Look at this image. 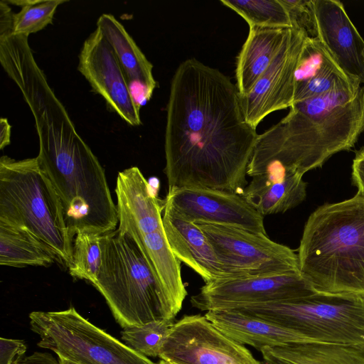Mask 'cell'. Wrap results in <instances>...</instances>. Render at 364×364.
I'll return each mask as SVG.
<instances>
[{
    "mask_svg": "<svg viewBox=\"0 0 364 364\" xmlns=\"http://www.w3.org/2000/svg\"><path fill=\"white\" fill-rule=\"evenodd\" d=\"M257 137L228 76L196 58L179 65L167 105L164 171L168 190L205 188L242 195Z\"/></svg>",
    "mask_w": 364,
    "mask_h": 364,
    "instance_id": "1",
    "label": "cell"
},
{
    "mask_svg": "<svg viewBox=\"0 0 364 364\" xmlns=\"http://www.w3.org/2000/svg\"><path fill=\"white\" fill-rule=\"evenodd\" d=\"M32 115L39 140L37 158L60 199L70 236L114 230L117 209L105 170L62 102L43 103Z\"/></svg>",
    "mask_w": 364,
    "mask_h": 364,
    "instance_id": "2",
    "label": "cell"
},
{
    "mask_svg": "<svg viewBox=\"0 0 364 364\" xmlns=\"http://www.w3.org/2000/svg\"><path fill=\"white\" fill-rule=\"evenodd\" d=\"M297 256L316 291L364 297V196L318 207L305 223Z\"/></svg>",
    "mask_w": 364,
    "mask_h": 364,
    "instance_id": "3",
    "label": "cell"
},
{
    "mask_svg": "<svg viewBox=\"0 0 364 364\" xmlns=\"http://www.w3.org/2000/svg\"><path fill=\"white\" fill-rule=\"evenodd\" d=\"M364 130V89L333 114L309 118L291 107L287 115L259 134L247 166L253 177L269 171L304 176L333 155L351 149Z\"/></svg>",
    "mask_w": 364,
    "mask_h": 364,
    "instance_id": "4",
    "label": "cell"
},
{
    "mask_svg": "<svg viewBox=\"0 0 364 364\" xmlns=\"http://www.w3.org/2000/svg\"><path fill=\"white\" fill-rule=\"evenodd\" d=\"M0 220L28 229L69 267L73 240L60 199L37 156L0 159Z\"/></svg>",
    "mask_w": 364,
    "mask_h": 364,
    "instance_id": "5",
    "label": "cell"
},
{
    "mask_svg": "<svg viewBox=\"0 0 364 364\" xmlns=\"http://www.w3.org/2000/svg\"><path fill=\"white\" fill-rule=\"evenodd\" d=\"M102 264L92 285L122 327L164 320L161 294L139 246L118 229L101 236Z\"/></svg>",
    "mask_w": 364,
    "mask_h": 364,
    "instance_id": "6",
    "label": "cell"
},
{
    "mask_svg": "<svg viewBox=\"0 0 364 364\" xmlns=\"http://www.w3.org/2000/svg\"><path fill=\"white\" fill-rule=\"evenodd\" d=\"M232 310L292 329L314 342L364 348V297L360 296L316 291L295 299Z\"/></svg>",
    "mask_w": 364,
    "mask_h": 364,
    "instance_id": "7",
    "label": "cell"
},
{
    "mask_svg": "<svg viewBox=\"0 0 364 364\" xmlns=\"http://www.w3.org/2000/svg\"><path fill=\"white\" fill-rule=\"evenodd\" d=\"M30 325L38 346L77 364H159L84 318L74 307L33 311Z\"/></svg>",
    "mask_w": 364,
    "mask_h": 364,
    "instance_id": "8",
    "label": "cell"
},
{
    "mask_svg": "<svg viewBox=\"0 0 364 364\" xmlns=\"http://www.w3.org/2000/svg\"><path fill=\"white\" fill-rule=\"evenodd\" d=\"M196 225L211 245L223 278L300 272L297 253L267 234L204 222Z\"/></svg>",
    "mask_w": 364,
    "mask_h": 364,
    "instance_id": "9",
    "label": "cell"
},
{
    "mask_svg": "<svg viewBox=\"0 0 364 364\" xmlns=\"http://www.w3.org/2000/svg\"><path fill=\"white\" fill-rule=\"evenodd\" d=\"M159 358L173 364H262L205 315H185L171 326Z\"/></svg>",
    "mask_w": 364,
    "mask_h": 364,
    "instance_id": "10",
    "label": "cell"
},
{
    "mask_svg": "<svg viewBox=\"0 0 364 364\" xmlns=\"http://www.w3.org/2000/svg\"><path fill=\"white\" fill-rule=\"evenodd\" d=\"M316 291L301 272H296L215 279L205 283L190 301L193 307L207 312L295 299Z\"/></svg>",
    "mask_w": 364,
    "mask_h": 364,
    "instance_id": "11",
    "label": "cell"
},
{
    "mask_svg": "<svg viewBox=\"0 0 364 364\" xmlns=\"http://www.w3.org/2000/svg\"><path fill=\"white\" fill-rule=\"evenodd\" d=\"M78 58V71L108 107L128 124L141 125L140 108L134 100L126 75L98 28L84 41Z\"/></svg>",
    "mask_w": 364,
    "mask_h": 364,
    "instance_id": "12",
    "label": "cell"
},
{
    "mask_svg": "<svg viewBox=\"0 0 364 364\" xmlns=\"http://www.w3.org/2000/svg\"><path fill=\"white\" fill-rule=\"evenodd\" d=\"M307 35L294 28L250 92L240 97L245 121L253 128L273 112L294 104L295 73Z\"/></svg>",
    "mask_w": 364,
    "mask_h": 364,
    "instance_id": "13",
    "label": "cell"
},
{
    "mask_svg": "<svg viewBox=\"0 0 364 364\" xmlns=\"http://www.w3.org/2000/svg\"><path fill=\"white\" fill-rule=\"evenodd\" d=\"M164 200L195 223L229 225L267 234L264 216L242 195L218 189L183 187L168 190Z\"/></svg>",
    "mask_w": 364,
    "mask_h": 364,
    "instance_id": "14",
    "label": "cell"
},
{
    "mask_svg": "<svg viewBox=\"0 0 364 364\" xmlns=\"http://www.w3.org/2000/svg\"><path fill=\"white\" fill-rule=\"evenodd\" d=\"M314 38L342 71L364 85V40L337 0H311Z\"/></svg>",
    "mask_w": 364,
    "mask_h": 364,
    "instance_id": "15",
    "label": "cell"
},
{
    "mask_svg": "<svg viewBox=\"0 0 364 364\" xmlns=\"http://www.w3.org/2000/svg\"><path fill=\"white\" fill-rule=\"evenodd\" d=\"M162 223L168 245L181 262L205 283L223 278L220 264L203 232L164 200Z\"/></svg>",
    "mask_w": 364,
    "mask_h": 364,
    "instance_id": "16",
    "label": "cell"
},
{
    "mask_svg": "<svg viewBox=\"0 0 364 364\" xmlns=\"http://www.w3.org/2000/svg\"><path fill=\"white\" fill-rule=\"evenodd\" d=\"M97 28L114 50L134 100L141 108L150 100L157 85L152 73V64L114 16L101 15L97 21Z\"/></svg>",
    "mask_w": 364,
    "mask_h": 364,
    "instance_id": "17",
    "label": "cell"
},
{
    "mask_svg": "<svg viewBox=\"0 0 364 364\" xmlns=\"http://www.w3.org/2000/svg\"><path fill=\"white\" fill-rule=\"evenodd\" d=\"M205 317L222 333L241 345L260 350L297 343L314 342L292 329L236 310H213Z\"/></svg>",
    "mask_w": 364,
    "mask_h": 364,
    "instance_id": "18",
    "label": "cell"
},
{
    "mask_svg": "<svg viewBox=\"0 0 364 364\" xmlns=\"http://www.w3.org/2000/svg\"><path fill=\"white\" fill-rule=\"evenodd\" d=\"M242 196L262 215L283 213L306 197L303 175L291 171H270L252 177Z\"/></svg>",
    "mask_w": 364,
    "mask_h": 364,
    "instance_id": "19",
    "label": "cell"
},
{
    "mask_svg": "<svg viewBox=\"0 0 364 364\" xmlns=\"http://www.w3.org/2000/svg\"><path fill=\"white\" fill-rule=\"evenodd\" d=\"M294 28L250 26L235 71L240 97L247 95L290 37Z\"/></svg>",
    "mask_w": 364,
    "mask_h": 364,
    "instance_id": "20",
    "label": "cell"
},
{
    "mask_svg": "<svg viewBox=\"0 0 364 364\" xmlns=\"http://www.w3.org/2000/svg\"><path fill=\"white\" fill-rule=\"evenodd\" d=\"M264 364H364V348L319 342L264 347Z\"/></svg>",
    "mask_w": 364,
    "mask_h": 364,
    "instance_id": "21",
    "label": "cell"
},
{
    "mask_svg": "<svg viewBox=\"0 0 364 364\" xmlns=\"http://www.w3.org/2000/svg\"><path fill=\"white\" fill-rule=\"evenodd\" d=\"M55 262L60 263L55 253L28 229L0 220L1 265L48 266Z\"/></svg>",
    "mask_w": 364,
    "mask_h": 364,
    "instance_id": "22",
    "label": "cell"
},
{
    "mask_svg": "<svg viewBox=\"0 0 364 364\" xmlns=\"http://www.w3.org/2000/svg\"><path fill=\"white\" fill-rule=\"evenodd\" d=\"M241 16L250 26L293 28L280 0H220Z\"/></svg>",
    "mask_w": 364,
    "mask_h": 364,
    "instance_id": "23",
    "label": "cell"
},
{
    "mask_svg": "<svg viewBox=\"0 0 364 364\" xmlns=\"http://www.w3.org/2000/svg\"><path fill=\"white\" fill-rule=\"evenodd\" d=\"M102 235L88 232L75 235L72 261L68 267L71 276L92 284L95 282L102 264Z\"/></svg>",
    "mask_w": 364,
    "mask_h": 364,
    "instance_id": "24",
    "label": "cell"
},
{
    "mask_svg": "<svg viewBox=\"0 0 364 364\" xmlns=\"http://www.w3.org/2000/svg\"><path fill=\"white\" fill-rule=\"evenodd\" d=\"M65 0H6L9 4L21 8L13 14L12 33L17 36H28L43 29L53 21L58 6Z\"/></svg>",
    "mask_w": 364,
    "mask_h": 364,
    "instance_id": "25",
    "label": "cell"
},
{
    "mask_svg": "<svg viewBox=\"0 0 364 364\" xmlns=\"http://www.w3.org/2000/svg\"><path fill=\"white\" fill-rule=\"evenodd\" d=\"M173 321L159 320L141 326L123 328L122 340L128 347L146 357H159Z\"/></svg>",
    "mask_w": 364,
    "mask_h": 364,
    "instance_id": "26",
    "label": "cell"
},
{
    "mask_svg": "<svg viewBox=\"0 0 364 364\" xmlns=\"http://www.w3.org/2000/svg\"><path fill=\"white\" fill-rule=\"evenodd\" d=\"M336 69L341 68L319 41L316 38L307 37L295 73V90L311 80Z\"/></svg>",
    "mask_w": 364,
    "mask_h": 364,
    "instance_id": "27",
    "label": "cell"
},
{
    "mask_svg": "<svg viewBox=\"0 0 364 364\" xmlns=\"http://www.w3.org/2000/svg\"><path fill=\"white\" fill-rule=\"evenodd\" d=\"M361 88L356 86L331 91L296 102L291 107L309 118L328 117L350 104Z\"/></svg>",
    "mask_w": 364,
    "mask_h": 364,
    "instance_id": "28",
    "label": "cell"
},
{
    "mask_svg": "<svg viewBox=\"0 0 364 364\" xmlns=\"http://www.w3.org/2000/svg\"><path fill=\"white\" fill-rule=\"evenodd\" d=\"M290 17L292 27L314 38V25L311 0H280Z\"/></svg>",
    "mask_w": 364,
    "mask_h": 364,
    "instance_id": "29",
    "label": "cell"
},
{
    "mask_svg": "<svg viewBox=\"0 0 364 364\" xmlns=\"http://www.w3.org/2000/svg\"><path fill=\"white\" fill-rule=\"evenodd\" d=\"M26 350L23 341L0 338V364H17Z\"/></svg>",
    "mask_w": 364,
    "mask_h": 364,
    "instance_id": "30",
    "label": "cell"
},
{
    "mask_svg": "<svg viewBox=\"0 0 364 364\" xmlns=\"http://www.w3.org/2000/svg\"><path fill=\"white\" fill-rule=\"evenodd\" d=\"M352 179L357 193L364 196V146L356 152L353 161Z\"/></svg>",
    "mask_w": 364,
    "mask_h": 364,
    "instance_id": "31",
    "label": "cell"
},
{
    "mask_svg": "<svg viewBox=\"0 0 364 364\" xmlns=\"http://www.w3.org/2000/svg\"><path fill=\"white\" fill-rule=\"evenodd\" d=\"M17 364H59V362L51 354L36 352L23 358Z\"/></svg>",
    "mask_w": 364,
    "mask_h": 364,
    "instance_id": "32",
    "label": "cell"
},
{
    "mask_svg": "<svg viewBox=\"0 0 364 364\" xmlns=\"http://www.w3.org/2000/svg\"><path fill=\"white\" fill-rule=\"evenodd\" d=\"M11 126L9 124L6 118H1L0 119V149H3L11 142Z\"/></svg>",
    "mask_w": 364,
    "mask_h": 364,
    "instance_id": "33",
    "label": "cell"
},
{
    "mask_svg": "<svg viewBox=\"0 0 364 364\" xmlns=\"http://www.w3.org/2000/svg\"><path fill=\"white\" fill-rule=\"evenodd\" d=\"M58 362L59 364H77L74 362H72L66 358L58 357Z\"/></svg>",
    "mask_w": 364,
    "mask_h": 364,
    "instance_id": "34",
    "label": "cell"
},
{
    "mask_svg": "<svg viewBox=\"0 0 364 364\" xmlns=\"http://www.w3.org/2000/svg\"><path fill=\"white\" fill-rule=\"evenodd\" d=\"M159 364H171V363L166 362L165 360H161L160 362L159 363Z\"/></svg>",
    "mask_w": 364,
    "mask_h": 364,
    "instance_id": "35",
    "label": "cell"
},
{
    "mask_svg": "<svg viewBox=\"0 0 364 364\" xmlns=\"http://www.w3.org/2000/svg\"><path fill=\"white\" fill-rule=\"evenodd\" d=\"M171 364H173V363H171Z\"/></svg>",
    "mask_w": 364,
    "mask_h": 364,
    "instance_id": "36",
    "label": "cell"
}]
</instances>
